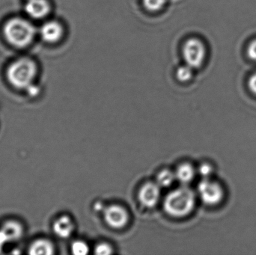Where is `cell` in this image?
Segmentation results:
<instances>
[{"label":"cell","mask_w":256,"mask_h":255,"mask_svg":"<svg viewBox=\"0 0 256 255\" xmlns=\"http://www.w3.org/2000/svg\"><path fill=\"white\" fill-rule=\"evenodd\" d=\"M195 204L194 191L188 187H182L167 195L164 201V210L172 217H183L190 214Z\"/></svg>","instance_id":"1"},{"label":"cell","mask_w":256,"mask_h":255,"mask_svg":"<svg viewBox=\"0 0 256 255\" xmlns=\"http://www.w3.org/2000/svg\"><path fill=\"white\" fill-rule=\"evenodd\" d=\"M4 34L9 43L18 47H24L31 43L36 29L28 21L15 18L6 24Z\"/></svg>","instance_id":"2"},{"label":"cell","mask_w":256,"mask_h":255,"mask_svg":"<svg viewBox=\"0 0 256 255\" xmlns=\"http://www.w3.org/2000/svg\"><path fill=\"white\" fill-rule=\"evenodd\" d=\"M37 67L31 60H18L10 64L8 70V79L13 86L18 88H28L36 76Z\"/></svg>","instance_id":"3"},{"label":"cell","mask_w":256,"mask_h":255,"mask_svg":"<svg viewBox=\"0 0 256 255\" xmlns=\"http://www.w3.org/2000/svg\"><path fill=\"white\" fill-rule=\"evenodd\" d=\"M183 56L186 64L192 68L200 67L206 56L204 45L197 39H190L184 46Z\"/></svg>","instance_id":"4"},{"label":"cell","mask_w":256,"mask_h":255,"mask_svg":"<svg viewBox=\"0 0 256 255\" xmlns=\"http://www.w3.org/2000/svg\"><path fill=\"white\" fill-rule=\"evenodd\" d=\"M198 193L202 202L208 205L219 203L224 196L220 186L208 178H204L198 184Z\"/></svg>","instance_id":"5"},{"label":"cell","mask_w":256,"mask_h":255,"mask_svg":"<svg viewBox=\"0 0 256 255\" xmlns=\"http://www.w3.org/2000/svg\"><path fill=\"white\" fill-rule=\"evenodd\" d=\"M105 222L114 229H122L129 221L128 211L120 205H110L104 211Z\"/></svg>","instance_id":"6"},{"label":"cell","mask_w":256,"mask_h":255,"mask_svg":"<svg viewBox=\"0 0 256 255\" xmlns=\"http://www.w3.org/2000/svg\"><path fill=\"white\" fill-rule=\"evenodd\" d=\"M138 198L143 206L154 208L160 198V187L156 183H146L138 191Z\"/></svg>","instance_id":"7"},{"label":"cell","mask_w":256,"mask_h":255,"mask_svg":"<svg viewBox=\"0 0 256 255\" xmlns=\"http://www.w3.org/2000/svg\"><path fill=\"white\" fill-rule=\"evenodd\" d=\"M50 10L46 0H28L26 4V12L36 19L44 17Z\"/></svg>","instance_id":"8"},{"label":"cell","mask_w":256,"mask_h":255,"mask_svg":"<svg viewBox=\"0 0 256 255\" xmlns=\"http://www.w3.org/2000/svg\"><path fill=\"white\" fill-rule=\"evenodd\" d=\"M62 27L57 22H48L40 28V35L45 41L55 43L62 36Z\"/></svg>","instance_id":"9"},{"label":"cell","mask_w":256,"mask_h":255,"mask_svg":"<svg viewBox=\"0 0 256 255\" xmlns=\"http://www.w3.org/2000/svg\"><path fill=\"white\" fill-rule=\"evenodd\" d=\"M74 230V224L68 216H63L56 220L54 224V233L61 238H68Z\"/></svg>","instance_id":"10"},{"label":"cell","mask_w":256,"mask_h":255,"mask_svg":"<svg viewBox=\"0 0 256 255\" xmlns=\"http://www.w3.org/2000/svg\"><path fill=\"white\" fill-rule=\"evenodd\" d=\"M174 174H176V180H178L179 182L183 184H189L195 176V169L192 167V165L189 163H183L178 167Z\"/></svg>","instance_id":"11"},{"label":"cell","mask_w":256,"mask_h":255,"mask_svg":"<svg viewBox=\"0 0 256 255\" xmlns=\"http://www.w3.org/2000/svg\"><path fill=\"white\" fill-rule=\"evenodd\" d=\"M54 250L51 243L45 240H39L32 244L28 253L33 255H50L54 254Z\"/></svg>","instance_id":"12"},{"label":"cell","mask_w":256,"mask_h":255,"mask_svg":"<svg viewBox=\"0 0 256 255\" xmlns=\"http://www.w3.org/2000/svg\"><path fill=\"white\" fill-rule=\"evenodd\" d=\"M0 231L4 234L8 241H16L19 239L22 234L21 226L15 222H8L4 223Z\"/></svg>","instance_id":"13"},{"label":"cell","mask_w":256,"mask_h":255,"mask_svg":"<svg viewBox=\"0 0 256 255\" xmlns=\"http://www.w3.org/2000/svg\"><path fill=\"white\" fill-rule=\"evenodd\" d=\"M176 180V174L168 169L160 171L156 175V183L160 187H168Z\"/></svg>","instance_id":"14"},{"label":"cell","mask_w":256,"mask_h":255,"mask_svg":"<svg viewBox=\"0 0 256 255\" xmlns=\"http://www.w3.org/2000/svg\"><path fill=\"white\" fill-rule=\"evenodd\" d=\"M192 76V68L188 64L180 66L176 70V78L180 82H188Z\"/></svg>","instance_id":"15"},{"label":"cell","mask_w":256,"mask_h":255,"mask_svg":"<svg viewBox=\"0 0 256 255\" xmlns=\"http://www.w3.org/2000/svg\"><path fill=\"white\" fill-rule=\"evenodd\" d=\"M72 251L75 255H86L90 252V247L84 241H76L72 244Z\"/></svg>","instance_id":"16"},{"label":"cell","mask_w":256,"mask_h":255,"mask_svg":"<svg viewBox=\"0 0 256 255\" xmlns=\"http://www.w3.org/2000/svg\"><path fill=\"white\" fill-rule=\"evenodd\" d=\"M146 8L152 11H156L164 7L166 0H142Z\"/></svg>","instance_id":"17"},{"label":"cell","mask_w":256,"mask_h":255,"mask_svg":"<svg viewBox=\"0 0 256 255\" xmlns=\"http://www.w3.org/2000/svg\"><path fill=\"white\" fill-rule=\"evenodd\" d=\"M94 253L98 255H109L112 253V248L106 243H100L94 248Z\"/></svg>","instance_id":"18"},{"label":"cell","mask_w":256,"mask_h":255,"mask_svg":"<svg viewBox=\"0 0 256 255\" xmlns=\"http://www.w3.org/2000/svg\"><path fill=\"white\" fill-rule=\"evenodd\" d=\"M213 172V168L210 164L203 163L198 168V173L204 178H208Z\"/></svg>","instance_id":"19"},{"label":"cell","mask_w":256,"mask_h":255,"mask_svg":"<svg viewBox=\"0 0 256 255\" xmlns=\"http://www.w3.org/2000/svg\"><path fill=\"white\" fill-rule=\"evenodd\" d=\"M248 54L249 56L252 59L256 60V40L252 42L249 46V49H248Z\"/></svg>","instance_id":"20"},{"label":"cell","mask_w":256,"mask_h":255,"mask_svg":"<svg viewBox=\"0 0 256 255\" xmlns=\"http://www.w3.org/2000/svg\"><path fill=\"white\" fill-rule=\"evenodd\" d=\"M249 85L251 91L256 94V74L254 75L250 79Z\"/></svg>","instance_id":"21"},{"label":"cell","mask_w":256,"mask_h":255,"mask_svg":"<svg viewBox=\"0 0 256 255\" xmlns=\"http://www.w3.org/2000/svg\"><path fill=\"white\" fill-rule=\"evenodd\" d=\"M7 238H6L4 234L0 231V249L2 247L3 244H4V243L7 242Z\"/></svg>","instance_id":"22"},{"label":"cell","mask_w":256,"mask_h":255,"mask_svg":"<svg viewBox=\"0 0 256 255\" xmlns=\"http://www.w3.org/2000/svg\"><path fill=\"white\" fill-rule=\"evenodd\" d=\"M94 208L98 210V211H100V210L103 209V206H102V203L99 202V203H98L97 205L94 206Z\"/></svg>","instance_id":"23"}]
</instances>
